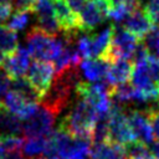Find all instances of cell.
Instances as JSON below:
<instances>
[{
  "mask_svg": "<svg viewBox=\"0 0 159 159\" xmlns=\"http://www.w3.org/2000/svg\"><path fill=\"white\" fill-rule=\"evenodd\" d=\"M56 76L42 96L40 103L58 116L71 102V96L81 81L80 66H68L55 72Z\"/></svg>",
  "mask_w": 159,
  "mask_h": 159,
  "instance_id": "1",
  "label": "cell"
},
{
  "mask_svg": "<svg viewBox=\"0 0 159 159\" xmlns=\"http://www.w3.org/2000/svg\"><path fill=\"white\" fill-rule=\"evenodd\" d=\"M96 119L97 113L94 107L83 98L77 97V102L71 108L68 114L62 118L58 127L73 137L92 139V129Z\"/></svg>",
  "mask_w": 159,
  "mask_h": 159,
  "instance_id": "2",
  "label": "cell"
},
{
  "mask_svg": "<svg viewBox=\"0 0 159 159\" xmlns=\"http://www.w3.org/2000/svg\"><path fill=\"white\" fill-rule=\"evenodd\" d=\"M65 45V39L57 37V35H48L40 27L34 26L26 35V48L30 56L36 60L53 61Z\"/></svg>",
  "mask_w": 159,
  "mask_h": 159,
  "instance_id": "3",
  "label": "cell"
},
{
  "mask_svg": "<svg viewBox=\"0 0 159 159\" xmlns=\"http://www.w3.org/2000/svg\"><path fill=\"white\" fill-rule=\"evenodd\" d=\"M140 42H142V40L139 37H137L134 34L125 30L123 26L113 25L107 61L112 62L117 58L132 60L133 55Z\"/></svg>",
  "mask_w": 159,
  "mask_h": 159,
  "instance_id": "4",
  "label": "cell"
},
{
  "mask_svg": "<svg viewBox=\"0 0 159 159\" xmlns=\"http://www.w3.org/2000/svg\"><path fill=\"white\" fill-rule=\"evenodd\" d=\"M56 114L43 104H37L35 112L22 120V134L29 137H45L52 132Z\"/></svg>",
  "mask_w": 159,
  "mask_h": 159,
  "instance_id": "5",
  "label": "cell"
},
{
  "mask_svg": "<svg viewBox=\"0 0 159 159\" xmlns=\"http://www.w3.org/2000/svg\"><path fill=\"white\" fill-rule=\"evenodd\" d=\"M109 4L107 0H87L82 10L78 12L81 31L91 32L107 17Z\"/></svg>",
  "mask_w": 159,
  "mask_h": 159,
  "instance_id": "6",
  "label": "cell"
},
{
  "mask_svg": "<svg viewBox=\"0 0 159 159\" xmlns=\"http://www.w3.org/2000/svg\"><path fill=\"white\" fill-rule=\"evenodd\" d=\"M53 75H55L53 63L51 61H43V60L34 61L26 71V78L32 84V87L37 91L41 98L48 89L52 82Z\"/></svg>",
  "mask_w": 159,
  "mask_h": 159,
  "instance_id": "7",
  "label": "cell"
},
{
  "mask_svg": "<svg viewBox=\"0 0 159 159\" xmlns=\"http://www.w3.org/2000/svg\"><path fill=\"white\" fill-rule=\"evenodd\" d=\"M30 53L26 47L19 45L14 52L4 56L0 62V67L9 75L10 78H16L26 75L30 66Z\"/></svg>",
  "mask_w": 159,
  "mask_h": 159,
  "instance_id": "8",
  "label": "cell"
},
{
  "mask_svg": "<svg viewBox=\"0 0 159 159\" xmlns=\"http://www.w3.org/2000/svg\"><path fill=\"white\" fill-rule=\"evenodd\" d=\"M125 114H127V119H128L130 130L134 135V139L145 144L147 147H150V144L154 142V137H153L145 111L130 109Z\"/></svg>",
  "mask_w": 159,
  "mask_h": 159,
  "instance_id": "9",
  "label": "cell"
},
{
  "mask_svg": "<svg viewBox=\"0 0 159 159\" xmlns=\"http://www.w3.org/2000/svg\"><path fill=\"white\" fill-rule=\"evenodd\" d=\"M36 15L37 24L42 31L48 35H57L60 31V26L55 17L53 2L52 0H35L32 11Z\"/></svg>",
  "mask_w": 159,
  "mask_h": 159,
  "instance_id": "10",
  "label": "cell"
},
{
  "mask_svg": "<svg viewBox=\"0 0 159 159\" xmlns=\"http://www.w3.org/2000/svg\"><path fill=\"white\" fill-rule=\"evenodd\" d=\"M55 17L60 26V30L65 35H77L81 31L80 19L78 15L75 14L70 6L67 5L66 0H52Z\"/></svg>",
  "mask_w": 159,
  "mask_h": 159,
  "instance_id": "11",
  "label": "cell"
},
{
  "mask_svg": "<svg viewBox=\"0 0 159 159\" xmlns=\"http://www.w3.org/2000/svg\"><path fill=\"white\" fill-rule=\"evenodd\" d=\"M0 102L5 109H7L9 112H11L16 117H19L21 120H25L26 118H29L35 112V109L39 104L36 102H30V101L25 99L21 94H19L17 92H15L12 89L7 91L2 96V101H0Z\"/></svg>",
  "mask_w": 159,
  "mask_h": 159,
  "instance_id": "12",
  "label": "cell"
},
{
  "mask_svg": "<svg viewBox=\"0 0 159 159\" xmlns=\"http://www.w3.org/2000/svg\"><path fill=\"white\" fill-rule=\"evenodd\" d=\"M125 30H128L129 32L134 34L137 37H139L140 40H143V37L155 26L152 20L148 17V15L145 14V11L143 10L142 6L135 7L133 11H130L127 17L123 20V25H122Z\"/></svg>",
  "mask_w": 159,
  "mask_h": 159,
  "instance_id": "13",
  "label": "cell"
},
{
  "mask_svg": "<svg viewBox=\"0 0 159 159\" xmlns=\"http://www.w3.org/2000/svg\"><path fill=\"white\" fill-rule=\"evenodd\" d=\"M132 73H133V61L125 58H117L109 62V67L104 80L111 86H116L130 81Z\"/></svg>",
  "mask_w": 159,
  "mask_h": 159,
  "instance_id": "14",
  "label": "cell"
},
{
  "mask_svg": "<svg viewBox=\"0 0 159 159\" xmlns=\"http://www.w3.org/2000/svg\"><path fill=\"white\" fill-rule=\"evenodd\" d=\"M89 158L91 159H128L124 152V147L111 140L93 143V145H91Z\"/></svg>",
  "mask_w": 159,
  "mask_h": 159,
  "instance_id": "15",
  "label": "cell"
},
{
  "mask_svg": "<svg viewBox=\"0 0 159 159\" xmlns=\"http://www.w3.org/2000/svg\"><path fill=\"white\" fill-rule=\"evenodd\" d=\"M108 67L109 62L103 58H82L80 62V68L89 82L103 81L107 76Z\"/></svg>",
  "mask_w": 159,
  "mask_h": 159,
  "instance_id": "16",
  "label": "cell"
},
{
  "mask_svg": "<svg viewBox=\"0 0 159 159\" xmlns=\"http://www.w3.org/2000/svg\"><path fill=\"white\" fill-rule=\"evenodd\" d=\"M112 31H113V25L107 26L106 29L99 31L97 35H91L92 58H103V60L107 61V55H108V50H109Z\"/></svg>",
  "mask_w": 159,
  "mask_h": 159,
  "instance_id": "17",
  "label": "cell"
},
{
  "mask_svg": "<svg viewBox=\"0 0 159 159\" xmlns=\"http://www.w3.org/2000/svg\"><path fill=\"white\" fill-rule=\"evenodd\" d=\"M9 135H22V120L5 109L2 106L0 107V138Z\"/></svg>",
  "mask_w": 159,
  "mask_h": 159,
  "instance_id": "18",
  "label": "cell"
},
{
  "mask_svg": "<svg viewBox=\"0 0 159 159\" xmlns=\"http://www.w3.org/2000/svg\"><path fill=\"white\" fill-rule=\"evenodd\" d=\"M10 88H11L12 91L17 92L19 94H21L25 99H27V101H30V102L40 103V101H41V96L37 93V91L32 87V84L29 82V80H27L25 76L16 77V78H11Z\"/></svg>",
  "mask_w": 159,
  "mask_h": 159,
  "instance_id": "19",
  "label": "cell"
},
{
  "mask_svg": "<svg viewBox=\"0 0 159 159\" xmlns=\"http://www.w3.org/2000/svg\"><path fill=\"white\" fill-rule=\"evenodd\" d=\"M46 137H29L26 140L22 142L21 153L27 159L43 155L45 147H46Z\"/></svg>",
  "mask_w": 159,
  "mask_h": 159,
  "instance_id": "20",
  "label": "cell"
},
{
  "mask_svg": "<svg viewBox=\"0 0 159 159\" xmlns=\"http://www.w3.org/2000/svg\"><path fill=\"white\" fill-rule=\"evenodd\" d=\"M17 46H19V40L16 32L7 29L5 25L0 24V52L4 56L10 55L16 50Z\"/></svg>",
  "mask_w": 159,
  "mask_h": 159,
  "instance_id": "21",
  "label": "cell"
},
{
  "mask_svg": "<svg viewBox=\"0 0 159 159\" xmlns=\"http://www.w3.org/2000/svg\"><path fill=\"white\" fill-rule=\"evenodd\" d=\"M30 12L31 11H15L12 15L6 19L5 26L12 31H21L24 30L30 21Z\"/></svg>",
  "mask_w": 159,
  "mask_h": 159,
  "instance_id": "22",
  "label": "cell"
},
{
  "mask_svg": "<svg viewBox=\"0 0 159 159\" xmlns=\"http://www.w3.org/2000/svg\"><path fill=\"white\" fill-rule=\"evenodd\" d=\"M123 147H124V152H125V155L128 159H143L144 157H147L149 154L147 145L135 139L124 144Z\"/></svg>",
  "mask_w": 159,
  "mask_h": 159,
  "instance_id": "23",
  "label": "cell"
},
{
  "mask_svg": "<svg viewBox=\"0 0 159 159\" xmlns=\"http://www.w3.org/2000/svg\"><path fill=\"white\" fill-rule=\"evenodd\" d=\"M144 111L147 113L153 137H154V139H157L159 142V109L155 107H149Z\"/></svg>",
  "mask_w": 159,
  "mask_h": 159,
  "instance_id": "24",
  "label": "cell"
},
{
  "mask_svg": "<svg viewBox=\"0 0 159 159\" xmlns=\"http://www.w3.org/2000/svg\"><path fill=\"white\" fill-rule=\"evenodd\" d=\"M142 7L154 25H159V0H147Z\"/></svg>",
  "mask_w": 159,
  "mask_h": 159,
  "instance_id": "25",
  "label": "cell"
},
{
  "mask_svg": "<svg viewBox=\"0 0 159 159\" xmlns=\"http://www.w3.org/2000/svg\"><path fill=\"white\" fill-rule=\"evenodd\" d=\"M35 0H11L10 5L15 11H32Z\"/></svg>",
  "mask_w": 159,
  "mask_h": 159,
  "instance_id": "26",
  "label": "cell"
},
{
  "mask_svg": "<svg viewBox=\"0 0 159 159\" xmlns=\"http://www.w3.org/2000/svg\"><path fill=\"white\" fill-rule=\"evenodd\" d=\"M10 83H11V78L0 67V96H4L10 89Z\"/></svg>",
  "mask_w": 159,
  "mask_h": 159,
  "instance_id": "27",
  "label": "cell"
},
{
  "mask_svg": "<svg viewBox=\"0 0 159 159\" xmlns=\"http://www.w3.org/2000/svg\"><path fill=\"white\" fill-rule=\"evenodd\" d=\"M67 5L70 6V9L78 15V12L82 10V7L84 6V4L87 2V0H66Z\"/></svg>",
  "mask_w": 159,
  "mask_h": 159,
  "instance_id": "28",
  "label": "cell"
},
{
  "mask_svg": "<svg viewBox=\"0 0 159 159\" xmlns=\"http://www.w3.org/2000/svg\"><path fill=\"white\" fill-rule=\"evenodd\" d=\"M11 10L12 7L10 4H0V24L6 21V19L11 14Z\"/></svg>",
  "mask_w": 159,
  "mask_h": 159,
  "instance_id": "29",
  "label": "cell"
},
{
  "mask_svg": "<svg viewBox=\"0 0 159 159\" xmlns=\"http://www.w3.org/2000/svg\"><path fill=\"white\" fill-rule=\"evenodd\" d=\"M150 150H152V154L157 159H159V142H153L150 144Z\"/></svg>",
  "mask_w": 159,
  "mask_h": 159,
  "instance_id": "30",
  "label": "cell"
},
{
  "mask_svg": "<svg viewBox=\"0 0 159 159\" xmlns=\"http://www.w3.org/2000/svg\"><path fill=\"white\" fill-rule=\"evenodd\" d=\"M5 158V149H4V145L0 140V159H4Z\"/></svg>",
  "mask_w": 159,
  "mask_h": 159,
  "instance_id": "31",
  "label": "cell"
},
{
  "mask_svg": "<svg viewBox=\"0 0 159 159\" xmlns=\"http://www.w3.org/2000/svg\"><path fill=\"white\" fill-rule=\"evenodd\" d=\"M109 5H117V4H120V2H124L127 0H107Z\"/></svg>",
  "mask_w": 159,
  "mask_h": 159,
  "instance_id": "32",
  "label": "cell"
},
{
  "mask_svg": "<svg viewBox=\"0 0 159 159\" xmlns=\"http://www.w3.org/2000/svg\"><path fill=\"white\" fill-rule=\"evenodd\" d=\"M143 159H157V158H155V157H154L153 154H150V153H149V154H148L147 157H144Z\"/></svg>",
  "mask_w": 159,
  "mask_h": 159,
  "instance_id": "33",
  "label": "cell"
},
{
  "mask_svg": "<svg viewBox=\"0 0 159 159\" xmlns=\"http://www.w3.org/2000/svg\"><path fill=\"white\" fill-rule=\"evenodd\" d=\"M11 0H0V4H10Z\"/></svg>",
  "mask_w": 159,
  "mask_h": 159,
  "instance_id": "34",
  "label": "cell"
},
{
  "mask_svg": "<svg viewBox=\"0 0 159 159\" xmlns=\"http://www.w3.org/2000/svg\"><path fill=\"white\" fill-rule=\"evenodd\" d=\"M138 1H139V4H140V5H143V4H144L147 0H138Z\"/></svg>",
  "mask_w": 159,
  "mask_h": 159,
  "instance_id": "35",
  "label": "cell"
},
{
  "mask_svg": "<svg viewBox=\"0 0 159 159\" xmlns=\"http://www.w3.org/2000/svg\"><path fill=\"white\" fill-rule=\"evenodd\" d=\"M2 58H4V55L0 52V62H1V60H2Z\"/></svg>",
  "mask_w": 159,
  "mask_h": 159,
  "instance_id": "36",
  "label": "cell"
},
{
  "mask_svg": "<svg viewBox=\"0 0 159 159\" xmlns=\"http://www.w3.org/2000/svg\"><path fill=\"white\" fill-rule=\"evenodd\" d=\"M0 107H1V102H0Z\"/></svg>",
  "mask_w": 159,
  "mask_h": 159,
  "instance_id": "37",
  "label": "cell"
}]
</instances>
